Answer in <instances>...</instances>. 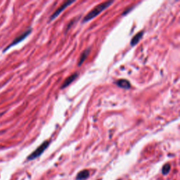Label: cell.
<instances>
[{
	"mask_svg": "<svg viewBox=\"0 0 180 180\" xmlns=\"http://www.w3.org/2000/svg\"><path fill=\"white\" fill-rule=\"evenodd\" d=\"M113 3V1H109V2H105L101 3L100 4L97 5L95 8H93L89 13L87 14V16L84 18V19L82 20V23H87L93 18H94L96 16H97L98 15L101 14L102 11H104L105 9L109 7Z\"/></svg>",
	"mask_w": 180,
	"mask_h": 180,
	"instance_id": "cell-1",
	"label": "cell"
},
{
	"mask_svg": "<svg viewBox=\"0 0 180 180\" xmlns=\"http://www.w3.org/2000/svg\"><path fill=\"white\" fill-rule=\"evenodd\" d=\"M49 144H50L49 141H45V142H43L39 147L37 148V149L35 151H34L33 153L27 157V160L28 161H33V160H35L37 158L39 157L42 153H44V151L48 148Z\"/></svg>",
	"mask_w": 180,
	"mask_h": 180,
	"instance_id": "cell-2",
	"label": "cell"
},
{
	"mask_svg": "<svg viewBox=\"0 0 180 180\" xmlns=\"http://www.w3.org/2000/svg\"><path fill=\"white\" fill-rule=\"evenodd\" d=\"M32 28L31 27H30V28H28L27 30H25L24 33H23L22 34H21L19 36H18L16 38H15L14 39V41L11 42V44H9V45H8V46L6 47L5 49H4V51L3 52H6L8 49H9L10 48H11L12 46H15V45H16V44H18V43H20V42H21L22 41H23L27 37H28V36L30 35V34L31 33H32Z\"/></svg>",
	"mask_w": 180,
	"mask_h": 180,
	"instance_id": "cell-3",
	"label": "cell"
},
{
	"mask_svg": "<svg viewBox=\"0 0 180 180\" xmlns=\"http://www.w3.org/2000/svg\"><path fill=\"white\" fill-rule=\"evenodd\" d=\"M74 2H75L74 1H66V2H65L63 3V4L60 7L58 8L57 10L55 11L54 13L51 16L50 18H49V21H52L53 20H54L56 18H57L59 14H61V13L63 12V11H64L68 6H69L71 5V4H73Z\"/></svg>",
	"mask_w": 180,
	"mask_h": 180,
	"instance_id": "cell-4",
	"label": "cell"
},
{
	"mask_svg": "<svg viewBox=\"0 0 180 180\" xmlns=\"http://www.w3.org/2000/svg\"><path fill=\"white\" fill-rule=\"evenodd\" d=\"M115 85L117 87L124 89H129L131 88V84L127 79H120L115 82Z\"/></svg>",
	"mask_w": 180,
	"mask_h": 180,
	"instance_id": "cell-5",
	"label": "cell"
},
{
	"mask_svg": "<svg viewBox=\"0 0 180 180\" xmlns=\"http://www.w3.org/2000/svg\"><path fill=\"white\" fill-rule=\"evenodd\" d=\"M77 77H78V73H77L72 74L71 75L65 79V81L63 82V84H62L61 89H65V88H66L67 87H68L72 82H73L74 80H75V79H77Z\"/></svg>",
	"mask_w": 180,
	"mask_h": 180,
	"instance_id": "cell-6",
	"label": "cell"
},
{
	"mask_svg": "<svg viewBox=\"0 0 180 180\" xmlns=\"http://www.w3.org/2000/svg\"><path fill=\"white\" fill-rule=\"evenodd\" d=\"M144 35V31L142 30L140 31L138 33H136V35L132 37L131 40V42H130V44H131L132 46H135L136 44H137L139 42V41L141 40V39L142 38V37Z\"/></svg>",
	"mask_w": 180,
	"mask_h": 180,
	"instance_id": "cell-7",
	"label": "cell"
},
{
	"mask_svg": "<svg viewBox=\"0 0 180 180\" xmlns=\"http://www.w3.org/2000/svg\"><path fill=\"white\" fill-rule=\"evenodd\" d=\"M90 48H87V49H85L84 52H82V54L80 55V57H79V59L78 61V66H81L82 65V63L85 62V61L87 59V58L88 55L90 53Z\"/></svg>",
	"mask_w": 180,
	"mask_h": 180,
	"instance_id": "cell-8",
	"label": "cell"
},
{
	"mask_svg": "<svg viewBox=\"0 0 180 180\" xmlns=\"http://www.w3.org/2000/svg\"><path fill=\"white\" fill-rule=\"evenodd\" d=\"M89 172L85 169V170H82L81 172H79L76 176V179L77 180H84L85 179L89 177Z\"/></svg>",
	"mask_w": 180,
	"mask_h": 180,
	"instance_id": "cell-9",
	"label": "cell"
},
{
	"mask_svg": "<svg viewBox=\"0 0 180 180\" xmlns=\"http://www.w3.org/2000/svg\"><path fill=\"white\" fill-rule=\"evenodd\" d=\"M170 168H171V166L169 163H166L162 168V173L163 175H167L169 172L170 171Z\"/></svg>",
	"mask_w": 180,
	"mask_h": 180,
	"instance_id": "cell-10",
	"label": "cell"
},
{
	"mask_svg": "<svg viewBox=\"0 0 180 180\" xmlns=\"http://www.w3.org/2000/svg\"><path fill=\"white\" fill-rule=\"evenodd\" d=\"M134 8V6H132V7H130V8H129V7H128V8H127L126 10H125V11H124V12H123V16H125V15H127V14H128L129 12H130V11H131L132 9V8Z\"/></svg>",
	"mask_w": 180,
	"mask_h": 180,
	"instance_id": "cell-11",
	"label": "cell"
},
{
	"mask_svg": "<svg viewBox=\"0 0 180 180\" xmlns=\"http://www.w3.org/2000/svg\"><path fill=\"white\" fill-rule=\"evenodd\" d=\"M2 115V113H0V116H1V115Z\"/></svg>",
	"mask_w": 180,
	"mask_h": 180,
	"instance_id": "cell-12",
	"label": "cell"
},
{
	"mask_svg": "<svg viewBox=\"0 0 180 180\" xmlns=\"http://www.w3.org/2000/svg\"><path fill=\"white\" fill-rule=\"evenodd\" d=\"M119 180H121V179H119Z\"/></svg>",
	"mask_w": 180,
	"mask_h": 180,
	"instance_id": "cell-13",
	"label": "cell"
},
{
	"mask_svg": "<svg viewBox=\"0 0 180 180\" xmlns=\"http://www.w3.org/2000/svg\"><path fill=\"white\" fill-rule=\"evenodd\" d=\"M99 180H101V179H99Z\"/></svg>",
	"mask_w": 180,
	"mask_h": 180,
	"instance_id": "cell-14",
	"label": "cell"
}]
</instances>
